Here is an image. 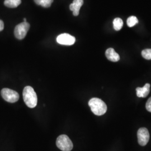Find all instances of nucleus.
<instances>
[{
  "instance_id": "12",
  "label": "nucleus",
  "mask_w": 151,
  "mask_h": 151,
  "mask_svg": "<svg viewBox=\"0 0 151 151\" xmlns=\"http://www.w3.org/2000/svg\"><path fill=\"white\" fill-rule=\"evenodd\" d=\"M38 5L42 6L45 8L49 7L53 2V0H34Z\"/></svg>"
},
{
  "instance_id": "18",
  "label": "nucleus",
  "mask_w": 151,
  "mask_h": 151,
  "mask_svg": "<svg viewBox=\"0 0 151 151\" xmlns=\"http://www.w3.org/2000/svg\"><path fill=\"white\" fill-rule=\"evenodd\" d=\"M24 22H27V19L26 18L24 19Z\"/></svg>"
},
{
  "instance_id": "9",
  "label": "nucleus",
  "mask_w": 151,
  "mask_h": 151,
  "mask_svg": "<svg viewBox=\"0 0 151 151\" xmlns=\"http://www.w3.org/2000/svg\"><path fill=\"white\" fill-rule=\"evenodd\" d=\"M150 83H146L143 87H137L136 88L137 96L138 97H146L150 92Z\"/></svg>"
},
{
  "instance_id": "4",
  "label": "nucleus",
  "mask_w": 151,
  "mask_h": 151,
  "mask_svg": "<svg viewBox=\"0 0 151 151\" xmlns=\"http://www.w3.org/2000/svg\"><path fill=\"white\" fill-rule=\"evenodd\" d=\"M1 96L3 99L9 103H16L19 99V95L17 92L9 88H3L1 92Z\"/></svg>"
},
{
  "instance_id": "14",
  "label": "nucleus",
  "mask_w": 151,
  "mask_h": 151,
  "mask_svg": "<svg viewBox=\"0 0 151 151\" xmlns=\"http://www.w3.org/2000/svg\"><path fill=\"white\" fill-rule=\"evenodd\" d=\"M127 25L129 27H131L135 26L136 24L138 23V19L134 16H130L127 19Z\"/></svg>"
},
{
  "instance_id": "1",
  "label": "nucleus",
  "mask_w": 151,
  "mask_h": 151,
  "mask_svg": "<svg viewBox=\"0 0 151 151\" xmlns=\"http://www.w3.org/2000/svg\"><path fill=\"white\" fill-rule=\"evenodd\" d=\"M24 101L29 108H35L38 103V97L32 87L26 86L23 90Z\"/></svg>"
},
{
  "instance_id": "6",
  "label": "nucleus",
  "mask_w": 151,
  "mask_h": 151,
  "mask_svg": "<svg viewBox=\"0 0 151 151\" xmlns=\"http://www.w3.org/2000/svg\"><path fill=\"white\" fill-rule=\"evenodd\" d=\"M138 141L140 146H145L150 140V133L146 128H140L137 132Z\"/></svg>"
},
{
  "instance_id": "2",
  "label": "nucleus",
  "mask_w": 151,
  "mask_h": 151,
  "mask_svg": "<svg viewBox=\"0 0 151 151\" xmlns=\"http://www.w3.org/2000/svg\"><path fill=\"white\" fill-rule=\"evenodd\" d=\"M88 105L92 112L97 116L103 115L107 111V106L102 100L98 98H92L88 102Z\"/></svg>"
},
{
  "instance_id": "13",
  "label": "nucleus",
  "mask_w": 151,
  "mask_h": 151,
  "mask_svg": "<svg viewBox=\"0 0 151 151\" xmlns=\"http://www.w3.org/2000/svg\"><path fill=\"white\" fill-rule=\"evenodd\" d=\"M114 29L116 31L120 30L123 26V20L119 18H115L113 21Z\"/></svg>"
},
{
  "instance_id": "7",
  "label": "nucleus",
  "mask_w": 151,
  "mask_h": 151,
  "mask_svg": "<svg viewBox=\"0 0 151 151\" xmlns=\"http://www.w3.org/2000/svg\"><path fill=\"white\" fill-rule=\"evenodd\" d=\"M57 42L61 45H72L75 43L76 38L69 34L63 33L57 37Z\"/></svg>"
},
{
  "instance_id": "5",
  "label": "nucleus",
  "mask_w": 151,
  "mask_h": 151,
  "mask_svg": "<svg viewBox=\"0 0 151 151\" xmlns=\"http://www.w3.org/2000/svg\"><path fill=\"white\" fill-rule=\"evenodd\" d=\"M30 29V24L27 22H22L16 25L14 30L15 36L17 39L22 40L25 38Z\"/></svg>"
},
{
  "instance_id": "10",
  "label": "nucleus",
  "mask_w": 151,
  "mask_h": 151,
  "mask_svg": "<svg viewBox=\"0 0 151 151\" xmlns=\"http://www.w3.org/2000/svg\"><path fill=\"white\" fill-rule=\"evenodd\" d=\"M105 55L108 60L111 62H116L120 60V56L113 48H108L105 52Z\"/></svg>"
},
{
  "instance_id": "11",
  "label": "nucleus",
  "mask_w": 151,
  "mask_h": 151,
  "mask_svg": "<svg viewBox=\"0 0 151 151\" xmlns=\"http://www.w3.org/2000/svg\"><path fill=\"white\" fill-rule=\"evenodd\" d=\"M22 0H5L4 1L5 5L9 8H15L20 5Z\"/></svg>"
},
{
  "instance_id": "3",
  "label": "nucleus",
  "mask_w": 151,
  "mask_h": 151,
  "mask_svg": "<svg viewBox=\"0 0 151 151\" xmlns=\"http://www.w3.org/2000/svg\"><path fill=\"white\" fill-rule=\"evenodd\" d=\"M56 145L60 150L70 151L73 148V143L70 138L67 135H60L56 140Z\"/></svg>"
},
{
  "instance_id": "16",
  "label": "nucleus",
  "mask_w": 151,
  "mask_h": 151,
  "mask_svg": "<svg viewBox=\"0 0 151 151\" xmlns=\"http://www.w3.org/2000/svg\"><path fill=\"white\" fill-rule=\"evenodd\" d=\"M146 108L148 111L151 113V97L149 98L146 103Z\"/></svg>"
},
{
  "instance_id": "8",
  "label": "nucleus",
  "mask_w": 151,
  "mask_h": 151,
  "mask_svg": "<svg viewBox=\"0 0 151 151\" xmlns=\"http://www.w3.org/2000/svg\"><path fill=\"white\" fill-rule=\"evenodd\" d=\"M83 4V0H73V2L70 6V9L73 11V15L77 16L79 15L81 6Z\"/></svg>"
},
{
  "instance_id": "15",
  "label": "nucleus",
  "mask_w": 151,
  "mask_h": 151,
  "mask_svg": "<svg viewBox=\"0 0 151 151\" xmlns=\"http://www.w3.org/2000/svg\"><path fill=\"white\" fill-rule=\"evenodd\" d=\"M142 55L146 60H151V49H146L142 50Z\"/></svg>"
},
{
  "instance_id": "17",
  "label": "nucleus",
  "mask_w": 151,
  "mask_h": 151,
  "mask_svg": "<svg viewBox=\"0 0 151 151\" xmlns=\"http://www.w3.org/2000/svg\"><path fill=\"white\" fill-rule=\"evenodd\" d=\"M4 29V23L3 21L0 20V32L2 31Z\"/></svg>"
}]
</instances>
